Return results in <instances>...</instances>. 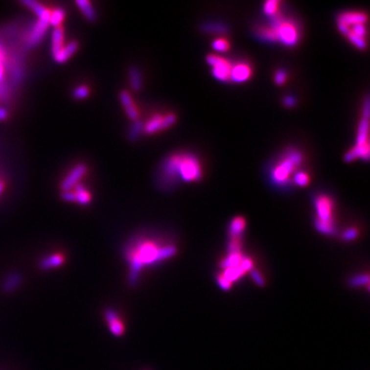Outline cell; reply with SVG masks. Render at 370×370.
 I'll return each mask as SVG.
<instances>
[{"label": "cell", "mask_w": 370, "mask_h": 370, "mask_svg": "<svg viewBox=\"0 0 370 370\" xmlns=\"http://www.w3.org/2000/svg\"><path fill=\"white\" fill-rule=\"evenodd\" d=\"M175 244L154 239L151 236H139L133 239L125 248V258L129 265V282L136 285L145 267L157 265L177 254Z\"/></svg>", "instance_id": "6da1fadb"}, {"label": "cell", "mask_w": 370, "mask_h": 370, "mask_svg": "<svg viewBox=\"0 0 370 370\" xmlns=\"http://www.w3.org/2000/svg\"><path fill=\"white\" fill-rule=\"evenodd\" d=\"M160 175L164 184L198 182L204 175L203 163L194 153L178 151L163 161Z\"/></svg>", "instance_id": "7a4b0ae2"}, {"label": "cell", "mask_w": 370, "mask_h": 370, "mask_svg": "<svg viewBox=\"0 0 370 370\" xmlns=\"http://www.w3.org/2000/svg\"><path fill=\"white\" fill-rule=\"evenodd\" d=\"M255 33L263 41L279 43L288 47L295 46L301 36V28L295 21L285 18L281 14L271 19L269 24L257 27Z\"/></svg>", "instance_id": "3957f363"}, {"label": "cell", "mask_w": 370, "mask_h": 370, "mask_svg": "<svg viewBox=\"0 0 370 370\" xmlns=\"http://www.w3.org/2000/svg\"><path fill=\"white\" fill-rule=\"evenodd\" d=\"M368 16L362 10H345L337 16V29L355 47H367Z\"/></svg>", "instance_id": "277c9868"}, {"label": "cell", "mask_w": 370, "mask_h": 370, "mask_svg": "<svg viewBox=\"0 0 370 370\" xmlns=\"http://www.w3.org/2000/svg\"><path fill=\"white\" fill-rule=\"evenodd\" d=\"M303 162L304 156L300 149H286L270 171L272 183L277 187H287L292 182L294 174L301 170Z\"/></svg>", "instance_id": "5b68a950"}, {"label": "cell", "mask_w": 370, "mask_h": 370, "mask_svg": "<svg viewBox=\"0 0 370 370\" xmlns=\"http://www.w3.org/2000/svg\"><path fill=\"white\" fill-rule=\"evenodd\" d=\"M314 207L316 212V230L325 235H334L336 233V224L332 198L324 193L319 194L314 199Z\"/></svg>", "instance_id": "8992f818"}, {"label": "cell", "mask_w": 370, "mask_h": 370, "mask_svg": "<svg viewBox=\"0 0 370 370\" xmlns=\"http://www.w3.org/2000/svg\"><path fill=\"white\" fill-rule=\"evenodd\" d=\"M369 102L368 99L365 101L363 116L359 122L356 143L355 145L349 149L345 156V160L347 162H354L356 160H364L367 161L369 159Z\"/></svg>", "instance_id": "52a82bcc"}, {"label": "cell", "mask_w": 370, "mask_h": 370, "mask_svg": "<svg viewBox=\"0 0 370 370\" xmlns=\"http://www.w3.org/2000/svg\"><path fill=\"white\" fill-rule=\"evenodd\" d=\"M208 65L211 67L212 75L215 79L222 82H230L232 61L218 54H210L206 58Z\"/></svg>", "instance_id": "ba28073f"}, {"label": "cell", "mask_w": 370, "mask_h": 370, "mask_svg": "<svg viewBox=\"0 0 370 370\" xmlns=\"http://www.w3.org/2000/svg\"><path fill=\"white\" fill-rule=\"evenodd\" d=\"M176 121L177 116L173 112L158 113V115L152 116L145 123H143V133L152 135V134L171 128Z\"/></svg>", "instance_id": "9c48e42d"}, {"label": "cell", "mask_w": 370, "mask_h": 370, "mask_svg": "<svg viewBox=\"0 0 370 370\" xmlns=\"http://www.w3.org/2000/svg\"><path fill=\"white\" fill-rule=\"evenodd\" d=\"M252 75H253V68L249 62H247V61L232 62L230 82H232V84H244V82L250 80Z\"/></svg>", "instance_id": "30bf717a"}, {"label": "cell", "mask_w": 370, "mask_h": 370, "mask_svg": "<svg viewBox=\"0 0 370 370\" xmlns=\"http://www.w3.org/2000/svg\"><path fill=\"white\" fill-rule=\"evenodd\" d=\"M49 27V17L39 18L35 24L31 29L30 33L27 38V46L28 47H35L38 46L43 38L45 37L46 33L47 32V29Z\"/></svg>", "instance_id": "8fae6325"}, {"label": "cell", "mask_w": 370, "mask_h": 370, "mask_svg": "<svg viewBox=\"0 0 370 370\" xmlns=\"http://www.w3.org/2000/svg\"><path fill=\"white\" fill-rule=\"evenodd\" d=\"M87 173V167L84 163L77 164L70 171V173L64 178V180L61 183V189L63 191L72 190L74 188L75 185L79 183V180L82 178V176Z\"/></svg>", "instance_id": "7c38bea8"}, {"label": "cell", "mask_w": 370, "mask_h": 370, "mask_svg": "<svg viewBox=\"0 0 370 370\" xmlns=\"http://www.w3.org/2000/svg\"><path fill=\"white\" fill-rule=\"evenodd\" d=\"M105 320L108 324L110 332L115 336H121L125 333V324L115 310H108L105 312Z\"/></svg>", "instance_id": "4fadbf2b"}, {"label": "cell", "mask_w": 370, "mask_h": 370, "mask_svg": "<svg viewBox=\"0 0 370 370\" xmlns=\"http://www.w3.org/2000/svg\"><path fill=\"white\" fill-rule=\"evenodd\" d=\"M119 100L121 105L125 108L128 117L133 121L139 120V111L135 103H134L130 92H128L127 91H121L119 92Z\"/></svg>", "instance_id": "5bb4252c"}, {"label": "cell", "mask_w": 370, "mask_h": 370, "mask_svg": "<svg viewBox=\"0 0 370 370\" xmlns=\"http://www.w3.org/2000/svg\"><path fill=\"white\" fill-rule=\"evenodd\" d=\"M64 46V30L61 27H57L54 29L53 33H51V46H50V51L53 58L57 56L60 50Z\"/></svg>", "instance_id": "9a60e30c"}, {"label": "cell", "mask_w": 370, "mask_h": 370, "mask_svg": "<svg viewBox=\"0 0 370 370\" xmlns=\"http://www.w3.org/2000/svg\"><path fill=\"white\" fill-rule=\"evenodd\" d=\"M65 262V256L63 254L56 253V254H51L40 261V267L44 271L51 270V269H56V267L62 265Z\"/></svg>", "instance_id": "2e32d148"}, {"label": "cell", "mask_w": 370, "mask_h": 370, "mask_svg": "<svg viewBox=\"0 0 370 370\" xmlns=\"http://www.w3.org/2000/svg\"><path fill=\"white\" fill-rule=\"evenodd\" d=\"M246 225H247V222L242 216H236V217H234L231 221L230 228H229L230 238H242V234L245 231Z\"/></svg>", "instance_id": "e0dca14e"}, {"label": "cell", "mask_w": 370, "mask_h": 370, "mask_svg": "<svg viewBox=\"0 0 370 370\" xmlns=\"http://www.w3.org/2000/svg\"><path fill=\"white\" fill-rule=\"evenodd\" d=\"M78 48V44L76 41H71L67 46H64L63 48L60 50V53L54 57L55 61L58 62V63H65L69 58L74 55L75 51Z\"/></svg>", "instance_id": "ac0fdd59"}, {"label": "cell", "mask_w": 370, "mask_h": 370, "mask_svg": "<svg viewBox=\"0 0 370 370\" xmlns=\"http://www.w3.org/2000/svg\"><path fill=\"white\" fill-rule=\"evenodd\" d=\"M22 3L32 10V12L38 17V19L50 17V10L45 7L41 3L35 1V0H24Z\"/></svg>", "instance_id": "d6986e66"}, {"label": "cell", "mask_w": 370, "mask_h": 370, "mask_svg": "<svg viewBox=\"0 0 370 370\" xmlns=\"http://www.w3.org/2000/svg\"><path fill=\"white\" fill-rule=\"evenodd\" d=\"M76 4L81 10V13L84 14L86 19L90 21V22H94V21L97 19L96 10L94 7H92V3L88 1V0H77Z\"/></svg>", "instance_id": "ffe728a7"}, {"label": "cell", "mask_w": 370, "mask_h": 370, "mask_svg": "<svg viewBox=\"0 0 370 370\" xmlns=\"http://www.w3.org/2000/svg\"><path fill=\"white\" fill-rule=\"evenodd\" d=\"M263 13L271 19L281 14V1L279 0H269L263 3Z\"/></svg>", "instance_id": "44dd1931"}, {"label": "cell", "mask_w": 370, "mask_h": 370, "mask_svg": "<svg viewBox=\"0 0 370 370\" xmlns=\"http://www.w3.org/2000/svg\"><path fill=\"white\" fill-rule=\"evenodd\" d=\"M243 258H244V255L242 254V252L229 253V255L226 256L220 263L221 269L225 270V269H230V267L239 266L241 264Z\"/></svg>", "instance_id": "7402d4cb"}, {"label": "cell", "mask_w": 370, "mask_h": 370, "mask_svg": "<svg viewBox=\"0 0 370 370\" xmlns=\"http://www.w3.org/2000/svg\"><path fill=\"white\" fill-rule=\"evenodd\" d=\"M74 192H75V202L78 204L86 206L91 203V194L87 190V188L81 183H77L74 186Z\"/></svg>", "instance_id": "603a6c76"}, {"label": "cell", "mask_w": 370, "mask_h": 370, "mask_svg": "<svg viewBox=\"0 0 370 370\" xmlns=\"http://www.w3.org/2000/svg\"><path fill=\"white\" fill-rule=\"evenodd\" d=\"M246 274V272L242 269L241 264L239 266H234V267H230V269H225L223 270V273L221 274L226 280H228L229 282H231L232 284V282L236 281L241 279V278Z\"/></svg>", "instance_id": "cb8c5ba5"}, {"label": "cell", "mask_w": 370, "mask_h": 370, "mask_svg": "<svg viewBox=\"0 0 370 370\" xmlns=\"http://www.w3.org/2000/svg\"><path fill=\"white\" fill-rule=\"evenodd\" d=\"M129 78H130V85L134 91H139L142 88V75L141 72L138 68L133 67L129 71Z\"/></svg>", "instance_id": "d4e9b609"}, {"label": "cell", "mask_w": 370, "mask_h": 370, "mask_svg": "<svg viewBox=\"0 0 370 370\" xmlns=\"http://www.w3.org/2000/svg\"><path fill=\"white\" fill-rule=\"evenodd\" d=\"M22 282V278L18 274H12L7 277V279L3 283V289L5 292L9 293L16 290L19 285Z\"/></svg>", "instance_id": "484cf974"}, {"label": "cell", "mask_w": 370, "mask_h": 370, "mask_svg": "<svg viewBox=\"0 0 370 370\" xmlns=\"http://www.w3.org/2000/svg\"><path fill=\"white\" fill-rule=\"evenodd\" d=\"M292 182L295 185H297V186L304 187V186H307V185L310 184V182H311V176H310V174H308L306 171L300 170V171H297L294 174V176L292 178Z\"/></svg>", "instance_id": "4316f807"}, {"label": "cell", "mask_w": 370, "mask_h": 370, "mask_svg": "<svg viewBox=\"0 0 370 370\" xmlns=\"http://www.w3.org/2000/svg\"><path fill=\"white\" fill-rule=\"evenodd\" d=\"M212 47L215 51H217V53H219V54H222V53H225V51H228L230 49L231 44H230L229 39H226L225 37L220 36V37H216L212 41Z\"/></svg>", "instance_id": "83f0119b"}, {"label": "cell", "mask_w": 370, "mask_h": 370, "mask_svg": "<svg viewBox=\"0 0 370 370\" xmlns=\"http://www.w3.org/2000/svg\"><path fill=\"white\" fill-rule=\"evenodd\" d=\"M65 18V10L61 7H58L54 9L53 12H50V17H49V25L54 26L55 28L60 27L61 23L63 22V20Z\"/></svg>", "instance_id": "f1b7e54d"}, {"label": "cell", "mask_w": 370, "mask_h": 370, "mask_svg": "<svg viewBox=\"0 0 370 370\" xmlns=\"http://www.w3.org/2000/svg\"><path fill=\"white\" fill-rule=\"evenodd\" d=\"M204 30L208 33H215V34H224L229 31V28L226 25L221 23H208L204 25Z\"/></svg>", "instance_id": "f546056e"}, {"label": "cell", "mask_w": 370, "mask_h": 370, "mask_svg": "<svg viewBox=\"0 0 370 370\" xmlns=\"http://www.w3.org/2000/svg\"><path fill=\"white\" fill-rule=\"evenodd\" d=\"M348 284L351 287H361V286H368L369 284V276L368 275H357L352 277L348 280Z\"/></svg>", "instance_id": "4dcf8cb0"}, {"label": "cell", "mask_w": 370, "mask_h": 370, "mask_svg": "<svg viewBox=\"0 0 370 370\" xmlns=\"http://www.w3.org/2000/svg\"><path fill=\"white\" fill-rule=\"evenodd\" d=\"M143 132V122L141 120L134 121L130 131H129V138L131 140H136L140 136V134Z\"/></svg>", "instance_id": "1f68e13d"}, {"label": "cell", "mask_w": 370, "mask_h": 370, "mask_svg": "<svg viewBox=\"0 0 370 370\" xmlns=\"http://www.w3.org/2000/svg\"><path fill=\"white\" fill-rule=\"evenodd\" d=\"M358 236H359V231H358V229L354 228V226H352V228L347 229L342 233V239L344 241H346V242L354 241V240H356L358 238Z\"/></svg>", "instance_id": "d6a6232c"}, {"label": "cell", "mask_w": 370, "mask_h": 370, "mask_svg": "<svg viewBox=\"0 0 370 370\" xmlns=\"http://www.w3.org/2000/svg\"><path fill=\"white\" fill-rule=\"evenodd\" d=\"M287 78H288V74H287V72L284 69H278L275 72L274 80L276 82V85H278V86L284 85L285 82H286V80H287Z\"/></svg>", "instance_id": "836d02e7"}, {"label": "cell", "mask_w": 370, "mask_h": 370, "mask_svg": "<svg viewBox=\"0 0 370 370\" xmlns=\"http://www.w3.org/2000/svg\"><path fill=\"white\" fill-rule=\"evenodd\" d=\"M90 95V90L85 86L77 87L73 92V97L77 100H84Z\"/></svg>", "instance_id": "e575fe53"}, {"label": "cell", "mask_w": 370, "mask_h": 370, "mask_svg": "<svg viewBox=\"0 0 370 370\" xmlns=\"http://www.w3.org/2000/svg\"><path fill=\"white\" fill-rule=\"evenodd\" d=\"M250 274H251L252 280L254 281V283H255L257 286H259V287H263V286H265V280H264V278H263V276L260 274V272H259L258 270L253 269V270L250 271Z\"/></svg>", "instance_id": "d590c367"}, {"label": "cell", "mask_w": 370, "mask_h": 370, "mask_svg": "<svg viewBox=\"0 0 370 370\" xmlns=\"http://www.w3.org/2000/svg\"><path fill=\"white\" fill-rule=\"evenodd\" d=\"M217 283H218L219 287L221 288V289H223V290H230L231 288V285H232L231 282H229L228 280H226L221 274L217 276Z\"/></svg>", "instance_id": "8d00e7d4"}, {"label": "cell", "mask_w": 370, "mask_h": 370, "mask_svg": "<svg viewBox=\"0 0 370 370\" xmlns=\"http://www.w3.org/2000/svg\"><path fill=\"white\" fill-rule=\"evenodd\" d=\"M62 199L66 202H75V192L74 190H68L62 192Z\"/></svg>", "instance_id": "74e56055"}, {"label": "cell", "mask_w": 370, "mask_h": 370, "mask_svg": "<svg viewBox=\"0 0 370 370\" xmlns=\"http://www.w3.org/2000/svg\"><path fill=\"white\" fill-rule=\"evenodd\" d=\"M283 103L286 107H293L296 104V100L292 96H286L283 100Z\"/></svg>", "instance_id": "f35d334b"}, {"label": "cell", "mask_w": 370, "mask_h": 370, "mask_svg": "<svg viewBox=\"0 0 370 370\" xmlns=\"http://www.w3.org/2000/svg\"><path fill=\"white\" fill-rule=\"evenodd\" d=\"M4 81V62L0 61V84Z\"/></svg>", "instance_id": "ab89813d"}, {"label": "cell", "mask_w": 370, "mask_h": 370, "mask_svg": "<svg viewBox=\"0 0 370 370\" xmlns=\"http://www.w3.org/2000/svg\"><path fill=\"white\" fill-rule=\"evenodd\" d=\"M7 118V111L5 108L0 107V120H4Z\"/></svg>", "instance_id": "60d3db41"}, {"label": "cell", "mask_w": 370, "mask_h": 370, "mask_svg": "<svg viewBox=\"0 0 370 370\" xmlns=\"http://www.w3.org/2000/svg\"><path fill=\"white\" fill-rule=\"evenodd\" d=\"M3 189H4V184L2 181H0V195H1V193L3 192Z\"/></svg>", "instance_id": "b9f144b4"}]
</instances>
